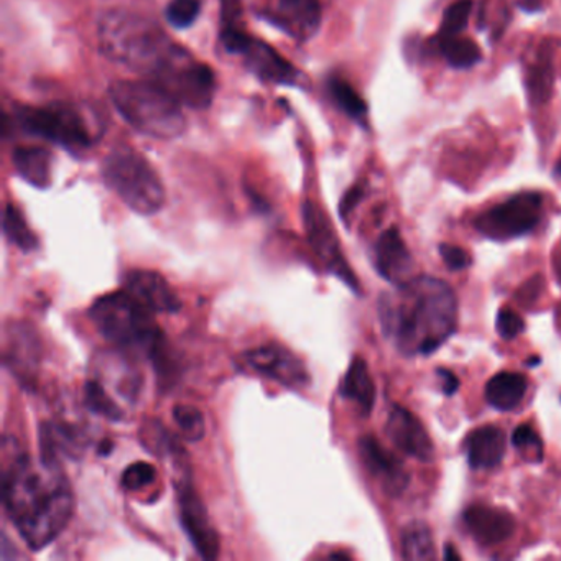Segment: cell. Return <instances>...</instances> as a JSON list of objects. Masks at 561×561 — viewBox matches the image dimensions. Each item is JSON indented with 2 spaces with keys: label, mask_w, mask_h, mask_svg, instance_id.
<instances>
[{
  "label": "cell",
  "mask_w": 561,
  "mask_h": 561,
  "mask_svg": "<svg viewBox=\"0 0 561 561\" xmlns=\"http://www.w3.org/2000/svg\"><path fill=\"white\" fill-rule=\"evenodd\" d=\"M2 502L31 550H44L70 524L75 494L60 465L34 462L5 436L2 449Z\"/></svg>",
  "instance_id": "6da1fadb"
},
{
  "label": "cell",
  "mask_w": 561,
  "mask_h": 561,
  "mask_svg": "<svg viewBox=\"0 0 561 561\" xmlns=\"http://www.w3.org/2000/svg\"><path fill=\"white\" fill-rule=\"evenodd\" d=\"M380 327L403 356H430L456 331L458 300L446 282L413 277L380 295Z\"/></svg>",
  "instance_id": "7a4b0ae2"
},
{
  "label": "cell",
  "mask_w": 561,
  "mask_h": 561,
  "mask_svg": "<svg viewBox=\"0 0 561 561\" xmlns=\"http://www.w3.org/2000/svg\"><path fill=\"white\" fill-rule=\"evenodd\" d=\"M98 41L104 57L150 77L175 47L153 19L126 9H114L101 18Z\"/></svg>",
  "instance_id": "3957f363"
},
{
  "label": "cell",
  "mask_w": 561,
  "mask_h": 561,
  "mask_svg": "<svg viewBox=\"0 0 561 561\" xmlns=\"http://www.w3.org/2000/svg\"><path fill=\"white\" fill-rule=\"evenodd\" d=\"M98 331L121 351L147 357L157 363L160 373L167 364V344L162 330L157 327L153 313L137 301L129 291L104 295L90 310Z\"/></svg>",
  "instance_id": "277c9868"
},
{
  "label": "cell",
  "mask_w": 561,
  "mask_h": 561,
  "mask_svg": "<svg viewBox=\"0 0 561 561\" xmlns=\"http://www.w3.org/2000/svg\"><path fill=\"white\" fill-rule=\"evenodd\" d=\"M110 96L124 121L144 136L172 140L185 133L183 104L157 81H116Z\"/></svg>",
  "instance_id": "5b68a950"
},
{
  "label": "cell",
  "mask_w": 561,
  "mask_h": 561,
  "mask_svg": "<svg viewBox=\"0 0 561 561\" xmlns=\"http://www.w3.org/2000/svg\"><path fill=\"white\" fill-rule=\"evenodd\" d=\"M103 180L137 215H156L165 205V188L159 173L129 147H119L104 159Z\"/></svg>",
  "instance_id": "8992f818"
},
{
  "label": "cell",
  "mask_w": 561,
  "mask_h": 561,
  "mask_svg": "<svg viewBox=\"0 0 561 561\" xmlns=\"http://www.w3.org/2000/svg\"><path fill=\"white\" fill-rule=\"evenodd\" d=\"M18 119L27 133L44 137L65 149H88L93 146L98 136L87 114L73 104L22 107L19 110Z\"/></svg>",
  "instance_id": "52a82bcc"
},
{
  "label": "cell",
  "mask_w": 561,
  "mask_h": 561,
  "mask_svg": "<svg viewBox=\"0 0 561 561\" xmlns=\"http://www.w3.org/2000/svg\"><path fill=\"white\" fill-rule=\"evenodd\" d=\"M153 81L192 110H206L215 100L216 77L211 68L179 45L153 73Z\"/></svg>",
  "instance_id": "ba28073f"
},
{
  "label": "cell",
  "mask_w": 561,
  "mask_h": 561,
  "mask_svg": "<svg viewBox=\"0 0 561 561\" xmlns=\"http://www.w3.org/2000/svg\"><path fill=\"white\" fill-rule=\"evenodd\" d=\"M221 42L229 54L239 55L242 58L245 67L259 80L267 81V83L285 84V87H295V84L300 83V71L290 61L285 60L271 45L251 37L241 28L226 25Z\"/></svg>",
  "instance_id": "9c48e42d"
},
{
  "label": "cell",
  "mask_w": 561,
  "mask_h": 561,
  "mask_svg": "<svg viewBox=\"0 0 561 561\" xmlns=\"http://www.w3.org/2000/svg\"><path fill=\"white\" fill-rule=\"evenodd\" d=\"M543 198L538 193H518L507 202L482 213L474 221L482 236L495 241L520 238L537 228L541 218Z\"/></svg>",
  "instance_id": "30bf717a"
},
{
  "label": "cell",
  "mask_w": 561,
  "mask_h": 561,
  "mask_svg": "<svg viewBox=\"0 0 561 561\" xmlns=\"http://www.w3.org/2000/svg\"><path fill=\"white\" fill-rule=\"evenodd\" d=\"M252 12L297 42H307L321 24L320 0H249Z\"/></svg>",
  "instance_id": "8fae6325"
},
{
  "label": "cell",
  "mask_w": 561,
  "mask_h": 561,
  "mask_svg": "<svg viewBox=\"0 0 561 561\" xmlns=\"http://www.w3.org/2000/svg\"><path fill=\"white\" fill-rule=\"evenodd\" d=\"M304 225L308 242L317 254L318 261L330 274L336 275L340 280H343L347 287L353 288L354 291L359 290V282L341 252L340 241H337L330 219L327 218L323 209L314 205L313 202H307L304 205Z\"/></svg>",
  "instance_id": "7c38bea8"
},
{
  "label": "cell",
  "mask_w": 561,
  "mask_h": 561,
  "mask_svg": "<svg viewBox=\"0 0 561 561\" xmlns=\"http://www.w3.org/2000/svg\"><path fill=\"white\" fill-rule=\"evenodd\" d=\"M176 492H179L180 520H182L183 530L205 560H215L221 550V541L195 485L186 476H183L176 482Z\"/></svg>",
  "instance_id": "4fadbf2b"
},
{
  "label": "cell",
  "mask_w": 561,
  "mask_h": 561,
  "mask_svg": "<svg viewBox=\"0 0 561 561\" xmlns=\"http://www.w3.org/2000/svg\"><path fill=\"white\" fill-rule=\"evenodd\" d=\"M249 369L275 380L288 389H304L310 382L305 364L287 347L277 343L264 344L249 351L244 356Z\"/></svg>",
  "instance_id": "5bb4252c"
},
{
  "label": "cell",
  "mask_w": 561,
  "mask_h": 561,
  "mask_svg": "<svg viewBox=\"0 0 561 561\" xmlns=\"http://www.w3.org/2000/svg\"><path fill=\"white\" fill-rule=\"evenodd\" d=\"M359 455L367 471L377 479L382 491L390 497H399L409 488L410 476L403 462L389 449L380 445L379 439L367 435L359 439Z\"/></svg>",
  "instance_id": "9a60e30c"
},
{
  "label": "cell",
  "mask_w": 561,
  "mask_h": 561,
  "mask_svg": "<svg viewBox=\"0 0 561 561\" xmlns=\"http://www.w3.org/2000/svg\"><path fill=\"white\" fill-rule=\"evenodd\" d=\"M386 433L403 455L422 462L433 461L435 445L419 416L413 415L410 410L393 405L387 416Z\"/></svg>",
  "instance_id": "2e32d148"
},
{
  "label": "cell",
  "mask_w": 561,
  "mask_h": 561,
  "mask_svg": "<svg viewBox=\"0 0 561 561\" xmlns=\"http://www.w3.org/2000/svg\"><path fill=\"white\" fill-rule=\"evenodd\" d=\"M124 290L129 291L152 313L172 314L182 308L179 295L159 272H129L124 280Z\"/></svg>",
  "instance_id": "e0dca14e"
},
{
  "label": "cell",
  "mask_w": 561,
  "mask_h": 561,
  "mask_svg": "<svg viewBox=\"0 0 561 561\" xmlns=\"http://www.w3.org/2000/svg\"><path fill=\"white\" fill-rule=\"evenodd\" d=\"M374 251H376L374 264L383 280L396 285V287H402L410 278H413L412 272L415 268V262H413L412 254L396 226L379 236Z\"/></svg>",
  "instance_id": "ac0fdd59"
},
{
  "label": "cell",
  "mask_w": 561,
  "mask_h": 561,
  "mask_svg": "<svg viewBox=\"0 0 561 561\" xmlns=\"http://www.w3.org/2000/svg\"><path fill=\"white\" fill-rule=\"evenodd\" d=\"M41 459L47 465H60L61 458H83L88 438L83 430L68 422H44L38 432Z\"/></svg>",
  "instance_id": "d6986e66"
},
{
  "label": "cell",
  "mask_w": 561,
  "mask_h": 561,
  "mask_svg": "<svg viewBox=\"0 0 561 561\" xmlns=\"http://www.w3.org/2000/svg\"><path fill=\"white\" fill-rule=\"evenodd\" d=\"M466 528L479 545H497L512 537L515 518L511 512L485 504H472L462 514Z\"/></svg>",
  "instance_id": "ffe728a7"
},
{
  "label": "cell",
  "mask_w": 561,
  "mask_h": 561,
  "mask_svg": "<svg viewBox=\"0 0 561 561\" xmlns=\"http://www.w3.org/2000/svg\"><path fill=\"white\" fill-rule=\"evenodd\" d=\"M507 439L499 426L484 425L472 430L465 439L466 458L472 469H492L501 465Z\"/></svg>",
  "instance_id": "44dd1931"
},
{
  "label": "cell",
  "mask_w": 561,
  "mask_h": 561,
  "mask_svg": "<svg viewBox=\"0 0 561 561\" xmlns=\"http://www.w3.org/2000/svg\"><path fill=\"white\" fill-rule=\"evenodd\" d=\"M5 364L19 379L25 382L34 379L35 370L41 364V343L38 337L32 334L31 328L12 324L5 346Z\"/></svg>",
  "instance_id": "7402d4cb"
},
{
  "label": "cell",
  "mask_w": 561,
  "mask_h": 561,
  "mask_svg": "<svg viewBox=\"0 0 561 561\" xmlns=\"http://www.w3.org/2000/svg\"><path fill=\"white\" fill-rule=\"evenodd\" d=\"M341 397L350 400L359 409L363 416L370 415L376 403V386L370 377L369 367L363 357H354L346 376L341 382Z\"/></svg>",
  "instance_id": "603a6c76"
},
{
  "label": "cell",
  "mask_w": 561,
  "mask_h": 561,
  "mask_svg": "<svg viewBox=\"0 0 561 561\" xmlns=\"http://www.w3.org/2000/svg\"><path fill=\"white\" fill-rule=\"evenodd\" d=\"M527 377L518 373H499L485 386V400L501 412L517 409L527 393Z\"/></svg>",
  "instance_id": "cb8c5ba5"
},
{
  "label": "cell",
  "mask_w": 561,
  "mask_h": 561,
  "mask_svg": "<svg viewBox=\"0 0 561 561\" xmlns=\"http://www.w3.org/2000/svg\"><path fill=\"white\" fill-rule=\"evenodd\" d=\"M15 172L35 188H48L51 183L54 157L42 147H21L12 153Z\"/></svg>",
  "instance_id": "d4e9b609"
},
{
  "label": "cell",
  "mask_w": 561,
  "mask_h": 561,
  "mask_svg": "<svg viewBox=\"0 0 561 561\" xmlns=\"http://www.w3.org/2000/svg\"><path fill=\"white\" fill-rule=\"evenodd\" d=\"M402 557L405 560H435L432 528L425 522H410L402 530Z\"/></svg>",
  "instance_id": "484cf974"
},
{
  "label": "cell",
  "mask_w": 561,
  "mask_h": 561,
  "mask_svg": "<svg viewBox=\"0 0 561 561\" xmlns=\"http://www.w3.org/2000/svg\"><path fill=\"white\" fill-rule=\"evenodd\" d=\"M84 402L94 415L103 416L111 422L123 420L124 412L119 403L113 399L110 390L98 379H90L84 387Z\"/></svg>",
  "instance_id": "4316f807"
},
{
  "label": "cell",
  "mask_w": 561,
  "mask_h": 561,
  "mask_svg": "<svg viewBox=\"0 0 561 561\" xmlns=\"http://www.w3.org/2000/svg\"><path fill=\"white\" fill-rule=\"evenodd\" d=\"M4 232L9 241L21 251L32 252L38 248L37 236L28 228L24 215L14 205H8L5 208Z\"/></svg>",
  "instance_id": "83f0119b"
},
{
  "label": "cell",
  "mask_w": 561,
  "mask_h": 561,
  "mask_svg": "<svg viewBox=\"0 0 561 561\" xmlns=\"http://www.w3.org/2000/svg\"><path fill=\"white\" fill-rule=\"evenodd\" d=\"M443 57L453 68H471L481 60V50L478 45L468 38L448 37L442 42Z\"/></svg>",
  "instance_id": "f1b7e54d"
},
{
  "label": "cell",
  "mask_w": 561,
  "mask_h": 561,
  "mask_svg": "<svg viewBox=\"0 0 561 561\" xmlns=\"http://www.w3.org/2000/svg\"><path fill=\"white\" fill-rule=\"evenodd\" d=\"M331 96L336 101L337 106L353 117L354 121L364 123L367 116V106L363 98L354 91L351 84L344 80H331L330 83Z\"/></svg>",
  "instance_id": "f546056e"
},
{
  "label": "cell",
  "mask_w": 561,
  "mask_h": 561,
  "mask_svg": "<svg viewBox=\"0 0 561 561\" xmlns=\"http://www.w3.org/2000/svg\"><path fill=\"white\" fill-rule=\"evenodd\" d=\"M173 419H175L176 426H179L186 442L196 443L205 436V416L196 407H173Z\"/></svg>",
  "instance_id": "4dcf8cb0"
},
{
  "label": "cell",
  "mask_w": 561,
  "mask_h": 561,
  "mask_svg": "<svg viewBox=\"0 0 561 561\" xmlns=\"http://www.w3.org/2000/svg\"><path fill=\"white\" fill-rule=\"evenodd\" d=\"M199 11H202L199 0H170L167 21L175 28H188L195 24Z\"/></svg>",
  "instance_id": "1f68e13d"
},
{
  "label": "cell",
  "mask_w": 561,
  "mask_h": 561,
  "mask_svg": "<svg viewBox=\"0 0 561 561\" xmlns=\"http://www.w3.org/2000/svg\"><path fill=\"white\" fill-rule=\"evenodd\" d=\"M471 0H459V2L446 9L442 22L443 38L456 37V35L465 31L466 24L469 21V14H471Z\"/></svg>",
  "instance_id": "d6a6232c"
},
{
  "label": "cell",
  "mask_w": 561,
  "mask_h": 561,
  "mask_svg": "<svg viewBox=\"0 0 561 561\" xmlns=\"http://www.w3.org/2000/svg\"><path fill=\"white\" fill-rule=\"evenodd\" d=\"M512 445L524 453V455L531 456V461H541L543 459V443H541L540 435L531 428L530 425L524 423L518 425L512 433Z\"/></svg>",
  "instance_id": "836d02e7"
},
{
  "label": "cell",
  "mask_w": 561,
  "mask_h": 561,
  "mask_svg": "<svg viewBox=\"0 0 561 561\" xmlns=\"http://www.w3.org/2000/svg\"><path fill=\"white\" fill-rule=\"evenodd\" d=\"M157 471L150 462L139 461L130 465L121 476V484L127 491H140L146 485L156 482Z\"/></svg>",
  "instance_id": "e575fe53"
},
{
  "label": "cell",
  "mask_w": 561,
  "mask_h": 561,
  "mask_svg": "<svg viewBox=\"0 0 561 561\" xmlns=\"http://www.w3.org/2000/svg\"><path fill=\"white\" fill-rule=\"evenodd\" d=\"M495 330H497L499 336H501L502 340L512 341L515 340L518 334L524 333L525 323L520 314L502 308V310L499 311L497 321H495Z\"/></svg>",
  "instance_id": "d590c367"
},
{
  "label": "cell",
  "mask_w": 561,
  "mask_h": 561,
  "mask_svg": "<svg viewBox=\"0 0 561 561\" xmlns=\"http://www.w3.org/2000/svg\"><path fill=\"white\" fill-rule=\"evenodd\" d=\"M438 252L449 271H465V268L469 267V264H471L469 255L466 254V251H462L461 248H458V245L439 244Z\"/></svg>",
  "instance_id": "8d00e7d4"
},
{
  "label": "cell",
  "mask_w": 561,
  "mask_h": 561,
  "mask_svg": "<svg viewBox=\"0 0 561 561\" xmlns=\"http://www.w3.org/2000/svg\"><path fill=\"white\" fill-rule=\"evenodd\" d=\"M364 196V190L363 186H354V188H351L350 192L346 193V196H344L343 202H341L340 206V215L341 218L346 221L347 216L351 215V213L354 211V208H356L357 205H359L360 199H363Z\"/></svg>",
  "instance_id": "74e56055"
},
{
  "label": "cell",
  "mask_w": 561,
  "mask_h": 561,
  "mask_svg": "<svg viewBox=\"0 0 561 561\" xmlns=\"http://www.w3.org/2000/svg\"><path fill=\"white\" fill-rule=\"evenodd\" d=\"M436 376H438L439 380L443 382L442 387L445 396H455V393L458 392L459 379L451 373V370L442 367V369H436Z\"/></svg>",
  "instance_id": "f35d334b"
},
{
  "label": "cell",
  "mask_w": 561,
  "mask_h": 561,
  "mask_svg": "<svg viewBox=\"0 0 561 561\" xmlns=\"http://www.w3.org/2000/svg\"><path fill=\"white\" fill-rule=\"evenodd\" d=\"M443 558L448 561H459L461 560V557H459L458 551H456V548L453 547V545H446L445 551H443Z\"/></svg>",
  "instance_id": "ab89813d"
},
{
  "label": "cell",
  "mask_w": 561,
  "mask_h": 561,
  "mask_svg": "<svg viewBox=\"0 0 561 561\" xmlns=\"http://www.w3.org/2000/svg\"><path fill=\"white\" fill-rule=\"evenodd\" d=\"M111 448H113V445H111V442H103V445H101V449H100L101 455H107V453L111 451Z\"/></svg>",
  "instance_id": "60d3db41"
},
{
  "label": "cell",
  "mask_w": 561,
  "mask_h": 561,
  "mask_svg": "<svg viewBox=\"0 0 561 561\" xmlns=\"http://www.w3.org/2000/svg\"><path fill=\"white\" fill-rule=\"evenodd\" d=\"M330 558H334V560H350V554H346V553H333V554H330Z\"/></svg>",
  "instance_id": "b9f144b4"
},
{
  "label": "cell",
  "mask_w": 561,
  "mask_h": 561,
  "mask_svg": "<svg viewBox=\"0 0 561 561\" xmlns=\"http://www.w3.org/2000/svg\"><path fill=\"white\" fill-rule=\"evenodd\" d=\"M538 364H540V357H530V359H528L527 366H538Z\"/></svg>",
  "instance_id": "7bdbcfd3"
},
{
  "label": "cell",
  "mask_w": 561,
  "mask_h": 561,
  "mask_svg": "<svg viewBox=\"0 0 561 561\" xmlns=\"http://www.w3.org/2000/svg\"><path fill=\"white\" fill-rule=\"evenodd\" d=\"M557 173L558 175H561V162L557 165Z\"/></svg>",
  "instance_id": "ee69618b"
}]
</instances>
